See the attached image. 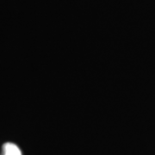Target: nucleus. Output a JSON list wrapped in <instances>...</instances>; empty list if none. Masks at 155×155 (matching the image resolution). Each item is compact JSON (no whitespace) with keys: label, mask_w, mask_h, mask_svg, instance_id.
<instances>
[{"label":"nucleus","mask_w":155,"mask_h":155,"mask_svg":"<svg viewBox=\"0 0 155 155\" xmlns=\"http://www.w3.org/2000/svg\"><path fill=\"white\" fill-rule=\"evenodd\" d=\"M3 148L5 155H22L21 150L19 149L17 145L13 143H5Z\"/></svg>","instance_id":"obj_1"}]
</instances>
